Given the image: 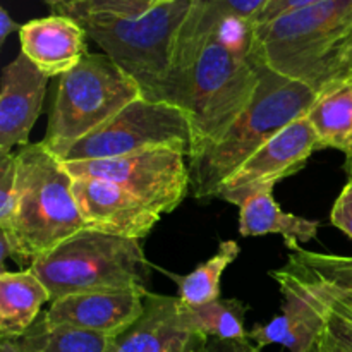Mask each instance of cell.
I'll list each match as a JSON object with an SVG mask.
<instances>
[{
    "label": "cell",
    "instance_id": "cell-21",
    "mask_svg": "<svg viewBox=\"0 0 352 352\" xmlns=\"http://www.w3.org/2000/svg\"><path fill=\"white\" fill-rule=\"evenodd\" d=\"M21 352H113L116 339L71 325H54L43 313L23 337L10 340Z\"/></svg>",
    "mask_w": 352,
    "mask_h": 352
},
{
    "label": "cell",
    "instance_id": "cell-25",
    "mask_svg": "<svg viewBox=\"0 0 352 352\" xmlns=\"http://www.w3.org/2000/svg\"><path fill=\"white\" fill-rule=\"evenodd\" d=\"M170 2H175V0H76L62 14L69 17L88 16V14L140 17Z\"/></svg>",
    "mask_w": 352,
    "mask_h": 352
},
{
    "label": "cell",
    "instance_id": "cell-17",
    "mask_svg": "<svg viewBox=\"0 0 352 352\" xmlns=\"http://www.w3.org/2000/svg\"><path fill=\"white\" fill-rule=\"evenodd\" d=\"M275 186H263L256 189L246 201L239 206V234L243 237L282 236L285 246L299 251V243H309L318 236L320 223L316 220L285 213L275 201Z\"/></svg>",
    "mask_w": 352,
    "mask_h": 352
},
{
    "label": "cell",
    "instance_id": "cell-33",
    "mask_svg": "<svg viewBox=\"0 0 352 352\" xmlns=\"http://www.w3.org/2000/svg\"><path fill=\"white\" fill-rule=\"evenodd\" d=\"M0 352H21V351L17 349L10 340H2V342H0Z\"/></svg>",
    "mask_w": 352,
    "mask_h": 352
},
{
    "label": "cell",
    "instance_id": "cell-9",
    "mask_svg": "<svg viewBox=\"0 0 352 352\" xmlns=\"http://www.w3.org/2000/svg\"><path fill=\"white\" fill-rule=\"evenodd\" d=\"M186 157L179 151L157 148L126 157L62 164L72 177L113 182L157 213L167 215L191 192Z\"/></svg>",
    "mask_w": 352,
    "mask_h": 352
},
{
    "label": "cell",
    "instance_id": "cell-3",
    "mask_svg": "<svg viewBox=\"0 0 352 352\" xmlns=\"http://www.w3.org/2000/svg\"><path fill=\"white\" fill-rule=\"evenodd\" d=\"M254 52L270 71L320 93L352 78V0H329L254 24Z\"/></svg>",
    "mask_w": 352,
    "mask_h": 352
},
{
    "label": "cell",
    "instance_id": "cell-32",
    "mask_svg": "<svg viewBox=\"0 0 352 352\" xmlns=\"http://www.w3.org/2000/svg\"><path fill=\"white\" fill-rule=\"evenodd\" d=\"M43 2L50 6V9L54 10V14H62L69 6H71V3H74L76 0H43Z\"/></svg>",
    "mask_w": 352,
    "mask_h": 352
},
{
    "label": "cell",
    "instance_id": "cell-7",
    "mask_svg": "<svg viewBox=\"0 0 352 352\" xmlns=\"http://www.w3.org/2000/svg\"><path fill=\"white\" fill-rule=\"evenodd\" d=\"M141 98L138 82L107 54H86L57 82L47 136L48 150L81 140Z\"/></svg>",
    "mask_w": 352,
    "mask_h": 352
},
{
    "label": "cell",
    "instance_id": "cell-20",
    "mask_svg": "<svg viewBox=\"0 0 352 352\" xmlns=\"http://www.w3.org/2000/svg\"><path fill=\"white\" fill-rule=\"evenodd\" d=\"M270 277L284 287L292 289L301 294L323 320V332L318 342L329 352H352V305L336 298L330 292L316 287V285L305 284L292 275H289L284 268L270 272Z\"/></svg>",
    "mask_w": 352,
    "mask_h": 352
},
{
    "label": "cell",
    "instance_id": "cell-1",
    "mask_svg": "<svg viewBox=\"0 0 352 352\" xmlns=\"http://www.w3.org/2000/svg\"><path fill=\"white\" fill-rule=\"evenodd\" d=\"M72 19L138 82L144 100L188 113L198 34L196 0L164 3L140 17L88 14Z\"/></svg>",
    "mask_w": 352,
    "mask_h": 352
},
{
    "label": "cell",
    "instance_id": "cell-10",
    "mask_svg": "<svg viewBox=\"0 0 352 352\" xmlns=\"http://www.w3.org/2000/svg\"><path fill=\"white\" fill-rule=\"evenodd\" d=\"M313 151H318V138L306 117L294 120L251 155L219 189L217 198L241 206L263 186L298 174Z\"/></svg>",
    "mask_w": 352,
    "mask_h": 352
},
{
    "label": "cell",
    "instance_id": "cell-19",
    "mask_svg": "<svg viewBox=\"0 0 352 352\" xmlns=\"http://www.w3.org/2000/svg\"><path fill=\"white\" fill-rule=\"evenodd\" d=\"M316 138L318 150L333 148L346 157L352 155V79L327 86L306 113Z\"/></svg>",
    "mask_w": 352,
    "mask_h": 352
},
{
    "label": "cell",
    "instance_id": "cell-34",
    "mask_svg": "<svg viewBox=\"0 0 352 352\" xmlns=\"http://www.w3.org/2000/svg\"><path fill=\"white\" fill-rule=\"evenodd\" d=\"M346 172L347 175H349V181H352V155H349V157H346Z\"/></svg>",
    "mask_w": 352,
    "mask_h": 352
},
{
    "label": "cell",
    "instance_id": "cell-6",
    "mask_svg": "<svg viewBox=\"0 0 352 352\" xmlns=\"http://www.w3.org/2000/svg\"><path fill=\"white\" fill-rule=\"evenodd\" d=\"M52 302L72 294L146 287L153 265L138 239L85 229L31 263Z\"/></svg>",
    "mask_w": 352,
    "mask_h": 352
},
{
    "label": "cell",
    "instance_id": "cell-4",
    "mask_svg": "<svg viewBox=\"0 0 352 352\" xmlns=\"http://www.w3.org/2000/svg\"><path fill=\"white\" fill-rule=\"evenodd\" d=\"M16 158L19 208L12 234H0V261L12 258L31 267L88 227L72 192V175L43 143L26 144Z\"/></svg>",
    "mask_w": 352,
    "mask_h": 352
},
{
    "label": "cell",
    "instance_id": "cell-15",
    "mask_svg": "<svg viewBox=\"0 0 352 352\" xmlns=\"http://www.w3.org/2000/svg\"><path fill=\"white\" fill-rule=\"evenodd\" d=\"M85 28L64 14L28 21L19 30L21 54L45 76L60 78L88 54Z\"/></svg>",
    "mask_w": 352,
    "mask_h": 352
},
{
    "label": "cell",
    "instance_id": "cell-29",
    "mask_svg": "<svg viewBox=\"0 0 352 352\" xmlns=\"http://www.w3.org/2000/svg\"><path fill=\"white\" fill-rule=\"evenodd\" d=\"M215 2L220 3L229 12L236 14L241 19H246L254 24V21L263 12L270 0H215Z\"/></svg>",
    "mask_w": 352,
    "mask_h": 352
},
{
    "label": "cell",
    "instance_id": "cell-11",
    "mask_svg": "<svg viewBox=\"0 0 352 352\" xmlns=\"http://www.w3.org/2000/svg\"><path fill=\"white\" fill-rule=\"evenodd\" d=\"M72 192L86 227L126 239H144L162 215L113 182L72 177Z\"/></svg>",
    "mask_w": 352,
    "mask_h": 352
},
{
    "label": "cell",
    "instance_id": "cell-35",
    "mask_svg": "<svg viewBox=\"0 0 352 352\" xmlns=\"http://www.w3.org/2000/svg\"><path fill=\"white\" fill-rule=\"evenodd\" d=\"M311 352H329V351H327L325 347L322 346V344H320V342H316V346L313 347V351H311Z\"/></svg>",
    "mask_w": 352,
    "mask_h": 352
},
{
    "label": "cell",
    "instance_id": "cell-13",
    "mask_svg": "<svg viewBox=\"0 0 352 352\" xmlns=\"http://www.w3.org/2000/svg\"><path fill=\"white\" fill-rule=\"evenodd\" d=\"M208 344L186 322L181 299L148 291L143 315L117 337L113 352H206Z\"/></svg>",
    "mask_w": 352,
    "mask_h": 352
},
{
    "label": "cell",
    "instance_id": "cell-23",
    "mask_svg": "<svg viewBox=\"0 0 352 352\" xmlns=\"http://www.w3.org/2000/svg\"><path fill=\"white\" fill-rule=\"evenodd\" d=\"M239 253L241 248L236 241H223L212 258L199 263L188 275H177L165 270L164 274L177 284L179 299L182 305L188 308H198L220 299V282L223 272L237 260Z\"/></svg>",
    "mask_w": 352,
    "mask_h": 352
},
{
    "label": "cell",
    "instance_id": "cell-36",
    "mask_svg": "<svg viewBox=\"0 0 352 352\" xmlns=\"http://www.w3.org/2000/svg\"><path fill=\"white\" fill-rule=\"evenodd\" d=\"M351 79H352V78H351Z\"/></svg>",
    "mask_w": 352,
    "mask_h": 352
},
{
    "label": "cell",
    "instance_id": "cell-28",
    "mask_svg": "<svg viewBox=\"0 0 352 352\" xmlns=\"http://www.w3.org/2000/svg\"><path fill=\"white\" fill-rule=\"evenodd\" d=\"M323 2H329V0H270L268 6L263 9V12H261L260 16H258V19L254 21V24L268 23V21L282 16V14L292 12V10L298 9H305V7H311Z\"/></svg>",
    "mask_w": 352,
    "mask_h": 352
},
{
    "label": "cell",
    "instance_id": "cell-2",
    "mask_svg": "<svg viewBox=\"0 0 352 352\" xmlns=\"http://www.w3.org/2000/svg\"><path fill=\"white\" fill-rule=\"evenodd\" d=\"M198 34L191 67L189 155L215 143L248 109L261 79L254 24L215 0H196Z\"/></svg>",
    "mask_w": 352,
    "mask_h": 352
},
{
    "label": "cell",
    "instance_id": "cell-22",
    "mask_svg": "<svg viewBox=\"0 0 352 352\" xmlns=\"http://www.w3.org/2000/svg\"><path fill=\"white\" fill-rule=\"evenodd\" d=\"M285 272L305 284L316 285L352 305V258L315 251H292L284 265Z\"/></svg>",
    "mask_w": 352,
    "mask_h": 352
},
{
    "label": "cell",
    "instance_id": "cell-14",
    "mask_svg": "<svg viewBox=\"0 0 352 352\" xmlns=\"http://www.w3.org/2000/svg\"><path fill=\"white\" fill-rule=\"evenodd\" d=\"M48 76L24 54L2 71L0 88V155H10L14 146L30 144V133L41 112Z\"/></svg>",
    "mask_w": 352,
    "mask_h": 352
},
{
    "label": "cell",
    "instance_id": "cell-26",
    "mask_svg": "<svg viewBox=\"0 0 352 352\" xmlns=\"http://www.w3.org/2000/svg\"><path fill=\"white\" fill-rule=\"evenodd\" d=\"M19 208L16 155H0V234L10 236Z\"/></svg>",
    "mask_w": 352,
    "mask_h": 352
},
{
    "label": "cell",
    "instance_id": "cell-18",
    "mask_svg": "<svg viewBox=\"0 0 352 352\" xmlns=\"http://www.w3.org/2000/svg\"><path fill=\"white\" fill-rule=\"evenodd\" d=\"M50 292L31 268L0 274V337L16 340L40 318Z\"/></svg>",
    "mask_w": 352,
    "mask_h": 352
},
{
    "label": "cell",
    "instance_id": "cell-27",
    "mask_svg": "<svg viewBox=\"0 0 352 352\" xmlns=\"http://www.w3.org/2000/svg\"><path fill=\"white\" fill-rule=\"evenodd\" d=\"M333 226L342 230L344 234L352 239V181L346 184L340 196L333 205L332 215H330Z\"/></svg>",
    "mask_w": 352,
    "mask_h": 352
},
{
    "label": "cell",
    "instance_id": "cell-31",
    "mask_svg": "<svg viewBox=\"0 0 352 352\" xmlns=\"http://www.w3.org/2000/svg\"><path fill=\"white\" fill-rule=\"evenodd\" d=\"M21 26H23V24H17L16 21L10 17V14L3 9V7L0 9V43H3L10 33H14V31H19Z\"/></svg>",
    "mask_w": 352,
    "mask_h": 352
},
{
    "label": "cell",
    "instance_id": "cell-5",
    "mask_svg": "<svg viewBox=\"0 0 352 352\" xmlns=\"http://www.w3.org/2000/svg\"><path fill=\"white\" fill-rule=\"evenodd\" d=\"M316 93L261 64V79L248 109L220 140L189 155L192 198H217L219 189L248 158L294 120L306 117Z\"/></svg>",
    "mask_w": 352,
    "mask_h": 352
},
{
    "label": "cell",
    "instance_id": "cell-30",
    "mask_svg": "<svg viewBox=\"0 0 352 352\" xmlns=\"http://www.w3.org/2000/svg\"><path fill=\"white\" fill-rule=\"evenodd\" d=\"M206 352H261L251 340H219L210 339Z\"/></svg>",
    "mask_w": 352,
    "mask_h": 352
},
{
    "label": "cell",
    "instance_id": "cell-16",
    "mask_svg": "<svg viewBox=\"0 0 352 352\" xmlns=\"http://www.w3.org/2000/svg\"><path fill=\"white\" fill-rule=\"evenodd\" d=\"M284 296L282 315L265 325H254L248 339L263 349L270 344H280L291 352H311L323 332L320 313L292 289L280 285Z\"/></svg>",
    "mask_w": 352,
    "mask_h": 352
},
{
    "label": "cell",
    "instance_id": "cell-8",
    "mask_svg": "<svg viewBox=\"0 0 352 352\" xmlns=\"http://www.w3.org/2000/svg\"><path fill=\"white\" fill-rule=\"evenodd\" d=\"M157 148H167L189 157V117L182 109L150 102L141 96L81 140L50 151L58 160L69 164L126 157Z\"/></svg>",
    "mask_w": 352,
    "mask_h": 352
},
{
    "label": "cell",
    "instance_id": "cell-12",
    "mask_svg": "<svg viewBox=\"0 0 352 352\" xmlns=\"http://www.w3.org/2000/svg\"><path fill=\"white\" fill-rule=\"evenodd\" d=\"M146 287L82 292L54 301L43 313L54 325H71L117 339L138 322L144 309Z\"/></svg>",
    "mask_w": 352,
    "mask_h": 352
},
{
    "label": "cell",
    "instance_id": "cell-24",
    "mask_svg": "<svg viewBox=\"0 0 352 352\" xmlns=\"http://www.w3.org/2000/svg\"><path fill=\"white\" fill-rule=\"evenodd\" d=\"M248 306L239 299H217L198 308L182 305L186 322L210 339L219 340H250L244 329V316Z\"/></svg>",
    "mask_w": 352,
    "mask_h": 352
}]
</instances>
